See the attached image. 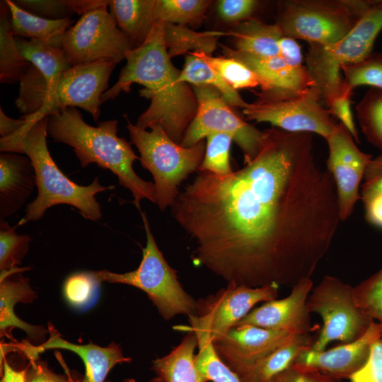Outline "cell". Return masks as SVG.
I'll return each instance as SVG.
<instances>
[{
    "label": "cell",
    "mask_w": 382,
    "mask_h": 382,
    "mask_svg": "<svg viewBox=\"0 0 382 382\" xmlns=\"http://www.w3.org/2000/svg\"><path fill=\"white\" fill-rule=\"evenodd\" d=\"M355 109L366 140L382 150V90L371 88L357 104Z\"/></svg>",
    "instance_id": "cell-35"
},
{
    "label": "cell",
    "mask_w": 382,
    "mask_h": 382,
    "mask_svg": "<svg viewBox=\"0 0 382 382\" xmlns=\"http://www.w3.org/2000/svg\"><path fill=\"white\" fill-rule=\"evenodd\" d=\"M5 1L10 11L11 28L15 36L38 40L62 48L64 34L74 23L70 18L47 19L21 8L13 1Z\"/></svg>",
    "instance_id": "cell-23"
},
{
    "label": "cell",
    "mask_w": 382,
    "mask_h": 382,
    "mask_svg": "<svg viewBox=\"0 0 382 382\" xmlns=\"http://www.w3.org/2000/svg\"><path fill=\"white\" fill-rule=\"evenodd\" d=\"M49 339L42 345L35 347L29 343L23 345V350L30 361L37 359L38 354L45 350L62 349L78 354L83 361L85 375L79 382H105L110 371L117 364L129 362L118 345L111 344L102 347L94 344L78 345L64 340L49 324Z\"/></svg>",
    "instance_id": "cell-19"
},
{
    "label": "cell",
    "mask_w": 382,
    "mask_h": 382,
    "mask_svg": "<svg viewBox=\"0 0 382 382\" xmlns=\"http://www.w3.org/2000/svg\"><path fill=\"white\" fill-rule=\"evenodd\" d=\"M354 301L358 308L382 329V267L357 286H353Z\"/></svg>",
    "instance_id": "cell-39"
},
{
    "label": "cell",
    "mask_w": 382,
    "mask_h": 382,
    "mask_svg": "<svg viewBox=\"0 0 382 382\" xmlns=\"http://www.w3.org/2000/svg\"><path fill=\"white\" fill-rule=\"evenodd\" d=\"M48 117L33 124L14 153L25 154L31 161L35 174L37 195L25 209L24 221L39 220L52 206L69 204L76 208L86 219L102 218L96 194L113 188L100 184L98 178L88 185H79L62 172L52 159L47 145Z\"/></svg>",
    "instance_id": "cell-4"
},
{
    "label": "cell",
    "mask_w": 382,
    "mask_h": 382,
    "mask_svg": "<svg viewBox=\"0 0 382 382\" xmlns=\"http://www.w3.org/2000/svg\"><path fill=\"white\" fill-rule=\"evenodd\" d=\"M179 80L192 86L204 85L216 88L230 106L243 109L247 104L238 91L201 57L199 52H189L186 55Z\"/></svg>",
    "instance_id": "cell-28"
},
{
    "label": "cell",
    "mask_w": 382,
    "mask_h": 382,
    "mask_svg": "<svg viewBox=\"0 0 382 382\" xmlns=\"http://www.w3.org/2000/svg\"><path fill=\"white\" fill-rule=\"evenodd\" d=\"M25 382H79V381L57 374L45 364L36 359L30 361L26 368Z\"/></svg>",
    "instance_id": "cell-47"
},
{
    "label": "cell",
    "mask_w": 382,
    "mask_h": 382,
    "mask_svg": "<svg viewBox=\"0 0 382 382\" xmlns=\"http://www.w3.org/2000/svg\"><path fill=\"white\" fill-rule=\"evenodd\" d=\"M163 40V23L157 22L146 41L127 52L126 65L117 81L102 97V103L114 100L122 91L129 93L133 83L142 85L140 96L151 100L136 125L146 129L160 125L167 135L180 144L196 115L197 101L192 88L179 80Z\"/></svg>",
    "instance_id": "cell-2"
},
{
    "label": "cell",
    "mask_w": 382,
    "mask_h": 382,
    "mask_svg": "<svg viewBox=\"0 0 382 382\" xmlns=\"http://www.w3.org/2000/svg\"><path fill=\"white\" fill-rule=\"evenodd\" d=\"M187 332L168 354L153 361L152 369L164 382H207L195 364L197 336L193 331Z\"/></svg>",
    "instance_id": "cell-24"
},
{
    "label": "cell",
    "mask_w": 382,
    "mask_h": 382,
    "mask_svg": "<svg viewBox=\"0 0 382 382\" xmlns=\"http://www.w3.org/2000/svg\"><path fill=\"white\" fill-rule=\"evenodd\" d=\"M124 382H136L134 379H127L125 380Z\"/></svg>",
    "instance_id": "cell-51"
},
{
    "label": "cell",
    "mask_w": 382,
    "mask_h": 382,
    "mask_svg": "<svg viewBox=\"0 0 382 382\" xmlns=\"http://www.w3.org/2000/svg\"><path fill=\"white\" fill-rule=\"evenodd\" d=\"M255 95L257 99L243 108L248 120L269 122L290 132L315 133L325 139L337 124L322 104L320 92L315 86L260 90Z\"/></svg>",
    "instance_id": "cell-9"
},
{
    "label": "cell",
    "mask_w": 382,
    "mask_h": 382,
    "mask_svg": "<svg viewBox=\"0 0 382 382\" xmlns=\"http://www.w3.org/2000/svg\"><path fill=\"white\" fill-rule=\"evenodd\" d=\"M226 57L234 58L250 69L257 76L260 90L303 89L315 86L305 66L293 67L279 54L260 57L223 47Z\"/></svg>",
    "instance_id": "cell-21"
},
{
    "label": "cell",
    "mask_w": 382,
    "mask_h": 382,
    "mask_svg": "<svg viewBox=\"0 0 382 382\" xmlns=\"http://www.w3.org/2000/svg\"><path fill=\"white\" fill-rule=\"evenodd\" d=\"M316 340L311 334L299 336L274 350L238 377L241 382H272L289 368L301 352L312 348Z\"/></svg>",
    "instance_id": "cell-27"
},
{
    "label": "cell",
    "mask_w": 382,
    "mask_h": 382,
    "mask_svg": "<svg viewBox=\"0 0 382 382\" xmlns=\"http://www.w3.org/2000/svg\"><path fill=\"white\" fill-rule=\"evenodd\" d=\"M13 2L21 8L47 19H64L73 14L68 0H15Z\"/></svg>",
    "instance_id": "cell-42"
},
{
    "label": "cell",
    "mask_w": 382,
    "mask_h": 382,
    "mask_svg": "<svg viewBox=\"0 0 382 382\" xmlns=\"http://www.w3.org/2000/svg\"><path fill=\"white\" fill-rule=\"evenodd\" d=\"M325 140L329 150L326 170L335 185L340 219L345 221L360 198L359 185L373 156L358 148L351 133L340 122Z\"/></svg>",
    "instance_id": "cell-15"
},
{
    "label": "cell",
    "mask_w": 382,
    "mask_h": 382,
    "mask_svg": "<svg viewBox=\"0 0 382 382\" xmlns=\"http://www.w3.org/2000/svg\"><path fill=\"white\" fill-rule=\"evenodd\" d=\"M201 57L211 65L235 90L260 86L255 74L241 62L229 57H213L199 52Z\"/></svg>",
    "instance_id": "cell-38"
},
{
    "label": "cell",
    "mask_w": 382,
    "mask_h": 382,
    "mask_svg": "<svg viewBox=\"0 0 382 382\" xmlns=\"http://www.w3.org/2000/svg\"><path fill=\"white\" fill-rule=\"evenodd\" d=\"M1 366V382H25L26 369L16 370L5 359Z\"/></svg>",
    "instance_id": "cell-50"
},
{
    "label": "cell",
    "mask_w": 382,
    "mask_h": 382,
    "mask_svg": "<svg viewBox=\"0 0 382 382\" xmlns=\"http://www.w3.org/2000/svg\"><path fill=\"white\" fill-rule=\"evenodd\" d=\"M372 0H286L278 3L275 24L283 35L328 45L347 35Z\"/></svg>",
    "instance_id": "cell-6"
},
{
    "label": "cell",
    "mask_w": 382,
    "mask_h": 382,
    "mask_svg": "<svg viewBox=\"0 0 382 382\" xmlns=\"http://www.w3.org/2000/svg\"><path fill=\"white\" fill-rule=\"evenodd\" d=\"M125 117L131 141L140 154L141 164L153 175L155 204L163 211L173 204L181 183L198 170L205 152L204 140L184 147L173 141L160 125H152L147 131L132 124L127 115Z\"/></svg>",
    "instance_id": "cell-5"
},
{
    "label": "cell",
    "mask_w": 382,
    "mask_h": 382,
    "mask_svg": "<svg viewBox=\"0 0 382 382\" xmlns=\"http://www.w3.org/2000/svg\"><path fill=\"white\" fill-rule=\"evenodd\" d=\"M31 238L18 234L4 220L0 225V270L8 271L21 265L26 254Z\"/></svg>",
    "instance_id": "cell-40"
},
{
    "label": "cell",
    "mask_w": 382,
    "mask_h": 382,
    "mask_svg": "<svg viewBox=\"0 0 382 382\" xmlns=\"http://www.w3.org/2000/svg\"><path fill=\"white\" fill-rule=\"evenodd\" d=\"M381 337V327L373 321L359 338L328 350H304L293 364L341 380L349 379L364 364L372 344Z\"/></svg>",
    "instance_id": "cell-18"
},
{
    "label": "cell",
    "mask_w": 382,
    "mask_h": 382,
    "mask_svg": "<svg viewBox=\"0 0 382 382\" xmlns=\"http://www.w3.org/2000/svg\"><path fill=\"white\" fill-rule=\"evenodd\" d=\"M265 131L256 158L226 176L199 171L171 212L196 244L195 265L228 284L292 287L330 248L341 221L336 189L313 134Z\"/></svg>",
    "instance_id": "cell-1"
},
{
    "label": "cell",
    "mask_w": 382,
    "mask_h": 382,
    "mask_svg": "<svg viewBox=\"0 0 382 382\" xmlns=\"http://www.w3.org/2000/svg\"><path fill=\"white\" fill-rule=\"evenodd\" d=\"M117 64L114 62L97 61L69 67L60 76L43 117L66 108L79 107L89 112L97 122L100 115L101 97L108 90L109 79Z\"/></svg>",
    "instance_id": "cell-14"
},
{
    "label": "cell",
    "mask_w": 382,
    "mask_h": 382,
    "mask_svg": "<svg viewBox=\"0 0 382 382\" xmlns=\"http://www.w3.org/2000/svg\"><path fill=\"white\" fill-rule=\"evenodd\" d=\"M349 380V382H382V337L372 344L366 362Z\"/></svg>",
    "instance_id": "cell-45"
},
{
    "label": "cell",
    "mask_w": 382,
    "mask_h": 382,
    "mask_svg": "<svg viewBox=\"0 0 382 382\" xmlns=\"http://www.w3.org/2000/svg\"><path fill=\"white\" fill-rule=\"evenodd\" d=\"M20 154L4 152L0 155V217L3 220L25 204L36 186L30 159Z\"/></svg>",
    "instance_id": "cell-20"
},
{
    "label": "cell",
    "mask_w": 382,
    "mask_h": 382,
    "mask_svg": "<svg viewBox=\"0 0 382 382\" xmlns=\"http://www.w3.org/2000/svg\"><path fill=\"white\" fill-rule=\"evenodd\" d=\"M30 63L18 50L13 33L11 15L5 1L0 4V81L16 83L28 71Z\"/></svg>",
    "instance_id": "cell-29"
},
{
    "label": "cell",
    "mask_w": 382,
    "mask_h": 382,
    "mask_svg": "<svg viewBox=\"0 0 382 382\" xmlns=\"http://www.w3.org/2000/svg\"><path fill=\"white\" fill-rule=\"evenodd\" d=\"M308 311L317 313L323 325L312 349L321 351L332 342L347 343L361 337L374 321L357 306L353 286L337 277L326 275L312 289Z\"/></svg>",
    "instance_id": "cell-10"
},
{
    "label": "cell",
    "mask_w": 382,
    "mask_h": 382,
    "mask_svg": "<svg viewBox=\"0 0 382 382\" xmlns=\"http://www.w3.org/2000/svg\"><path fill=\"white\" fill-rule=\"evenodd\" d=\"M26 120L22 116L19 119H12L8 117L0 108V135L1 138L8 137L21 129Z\"/></svg>",
    "instance_id": "cell-49"
},
{
    "label": "cell",
    "mask_w": 382,
    "mask_h": 382,
    "mask_svg": "<svg viewBox=\"0 0 382 382\" xmlns=\"http://www.w3.org/2000/svg\"><path fill=\"white\" fill-rule=\"evenodd\" d=\"M258 5L259 1L255 0H220L216 10L225 22L238 24L252 18Z\"/></svg>",
    "instance_id": "cell-44"
},
{
    "label": "cell",
    "mask_w": 382,
    "mask_h": 382,
    "mask_svg": "<svg viewBox=\"0 0 382 382\" xmlns=\"http://www.w3.org/2000/svg\"><path fill=\"white\" fill-rule=\"evenodd\" d=\"M192 88L197 110L180 145L190 147L211 134L226 133L241 149L245 164L256 158L263 148L266 131L258 130L237 115L216 88L204 85Z\"/></svg>",
    "instance_id": "cell-11"
},
{
    "label": "cell",
    "mask_w": 382,
    "mask_h": 382,
    "mask_svg": "<svg viewBox=\"0 0 382 382\" xmlns=\"http://www.w3.org/2000/svg\"><path fill=\"white\" fill-rule=\"evenodd\" d=\"M118 121L100 122L93 127L87 124L74 107L66 108L48 116L47 134L55 142L73 148L82 168L96 163L117 176L119 184L132 192L134 204L140 210V202L147 199L156 202L152 182L142 180L133 169L140 159L131 144L117 136Z\"/></svg>",
    "instance_id": "cell-3"
},
{
    "label": "cell",
    "mask_w": 382,
    "mask_h": 382,
    "mask_svg": "<svg viewBox=\"0 0 382 382\" xmlns=\"http://www.w3.org/2000/svg\"><path fill=\"white\" fill-rule=\"evenodd\" d=\"M231 34L236 50L260 57L279 54V42L283 34L274 24L250 18L236 24Z\"/></svg>",
    "instance_id": "cell-26"
},
{
    "label": "cell",
    "mask_w": 382,
    "mask_h": 382,
    "mask_svg": "<svg viewBox=\"0 0 382 382\" xmlns=\"http://www.w3.org/2000/svg\"><path fill=\"white\" fill-rule=\"evenodd\" d=\"M100 283L93 272L74 273L64 282V297L74 307L87 306L93 301Z\"/></svg>",
    "instance_id": "cell-41"
},
{
    "label": "cell",
    "mask_w": 382,
    "mask_h": 382,
    "mask_svg": "<svg viewBox=\"0 0 382 382\" xmlns=\"http://www.w3.org/2000/svg\"><path fill=\"white\" fill-rule=\"evenodd\" d=\"M203 160L198 168L218 176H226L233 171L230 163V151L233 137L226 133H213L207 137Z\"/></svg>",
    "instance_id": "cell-36"
},
{
    "label": "cell",
    "mask_w": 382,
    "mask_h": 382,
    "mask_svg": "<svg viewBox=\"0 0 382 382\" xmlns=\"http://www.w3.org/2000/svg\"><path fill=\"white\" fill-rule=\"evenodd\" d=\"M211 3L207 0H156V22L185 26L198 25Z\"/></svg>",
    "instance_id": "cell-33"
},
{
    "label": "cell",
    "mask_w": 382,
    "mask_h": 382,
    "mask_svg": "<svg viewBox=\"0 0 382 382\" xmlns=\"http://www.w3.org/2000/svg\"><path fill=\"white\" fill-rule=\"evenodd\" d=\"M163 28L164 44L170 58L196 52L212 55L216 48L218 33H198L185 25L165 23Z\"/></svg>",
    "instance_id": "cell-32"
},
{
    "label": "cell",
    "mask_w": 382,
    "mask_h": 382,
    "mask_svg": "<svg viewBox=\"0 0 382 382\" xmlns=\"http://www.w3.org/2000/svg\"><path fill=\"white\" fill-rule=\"evenodd\" d=\"M279 287L228 284L197 301L195 314L189 316L190 325L207 330L212 342H216L236 326L255 305L277 299Z\"/></svg>",
    "instance_id": "cell-13"
},
{
    "label": "cell",
    "mask_w": 382,
    "mask_h": 382,
    "mask_svg": "<svg viewBox=\"0 0 382 382\" xmlns=\"http://www.w3.org/2000/svg\"><path fill=\"white\" fill-rule=\"evenodd\" d=\"M313 286L311 278L301 280L291 287L289 296L267 301L253 308L236 326L250 325L296 335L311 334L313 327L307 299Z\"/></svg>",
    "instance_id": "cell-17"
},
{
    "label": "cell",
    "mask_w": 382,
    "mask_h": 382,
    "mask_svg": "<svg viewBox=\"0 0 382 382\" xmlns=\"http://www.w3.org/2000/svg\"><path fill=\"white\" fill-rule=\"evenodd\" d=\"M382 30V0H372L355 27L335 43L308 44L306 67L328 106L342 91L341 66L361 61L372 52Z\"/></svg>",
    "instance_id": "cell-7"
},
{
    "label": "cell",
    "mask_w": 382,
    "mask_h": 382,
    "mask_svg": "<svg viewBox=\"0 0 382 382\" xmlns=\"http://www.w3.org/2000/svg\"><path fill=\"white\" fill-rule=\"evenodd\" d=\"M272 382H342L341 379L292 364Z\"/></svg>",
    "instance_id": "cell-46"
},
{
    "label": "cell",
    "mask_w": 382,
    "mask_h": 382,
    "mask_svg": "<svg viewBox=\"0 0 382 382\" xmlns=\"http://www.w3.org/2000/svg\"><path fill=\"white\" fill-rule=\"evenodd\" d=\"M15 42L23 56L45 76L54 92L62 74L71 67L62 49L35 39L15 36Z\"/></svg>",
    "instance_id": "cell-30"
},
{
    "label": "cell",
    "mask_w": 382,
    "mask_h": 382,
    "mask_svg": "<svg viewBox=\"0 0 382 382\" xmlns=\"http://www.w3.org/2000/svg\"><path fill=\"white\" fill-rule=\"evenodd\" d=\"M341 72L352 90L363 85L382 90V53L372 52L359 62L342 66Z\"/></svg>",
    "instance_id": "cell-37"
},
{
    "label": "cell",
    "mask_w": 382,
    "mask_h": 382,
    "mask_svg": "<svg viewBox=\"0 0 382 382\" xmlns=\"http://www.w3.org/2000/svg\"><path fill=\"white\" fill-rule=\"evenodd\" d=\"M174 329L195 332L198 340L195 355L197 369L207 381L241 382L238 376L226 366L216 354L209 332L195 325H180Z\"/></svg>",
    "instance_id": "cell-31"
},
{
    "label": "cell",
    "mask_w": 382,
    "mask_h": 382,
    "mask_svg": "<svg viewBox=\"0 0 382 382\" xmlns=\"http://www.w3.org/2000/svg\"><path fill=\"white\" fill-rule=\"evenodd\" d=\"M36 298L35 291L29 286L27 279L21 276L11 279L10 276L1 278L0 282V330L4 332L11 328H19L33 338L41 337L47 330L21 320L14 313L17 303H30Z\"/></svg>",
    "instance_id": "cell-25"
},
{
    "label": "cell",
    "mask_w": 382,
    "mask_h": 382,
    "mask_svg": "<svg viewBox=\"0 0 382 382\" xmlns=\"http://www.w3.org/2000/svg\"><path fill=\"white\" fill-rule=\"evenodd\" d=\"M301 335H304L238 325L213 345L222 361L239 376L274 350Z\"/></svg>",
    "instance_id": "cell-16"
},
{
    "label": "cell",
    "mask_w": 382,
    "mask_h": 382,
    "mask_svg": "<svg viewBox=\"0 0 382 382\" xmlns=\"http://www.w3.org/2000/svg\"><path fill=\"white\" fill-rule=\"evenodd\" d=\"M352 91L353 90L344 82L342 92L334 98L327 107L330 115L337 117L349 130L354 140L359 142V135L351 110Z\"/></svg>",
    "instance_id": "cell-43"
},
{
    "label": "cell",
    "mask_w": 382,
    "mask_h": 382,
    "mask_svg": "<svg viewBox=\"0 0 382 382\" xmlns=\"http://www.w3.org/2000/svg\"><path fill=\"white\" fill-rule=\"evenodd\" d=\"M156 0H110V13L132 49L141 46L155 24Z\"/></svg>",
    "instance_id": "cell-22"
},
{
    "label": "cell",
    "mask_w": 382,
    "mask_h": 382,
    "mask_svg": "<svg viewBox=\"0 0 382 382\" xmlns=\"http://www.w3.org/2000/svg\"><path fill=\"white\" fill-rule=\"evenodd\" d=\"M141 216L146 244L142 249V259L138 268L122 274L107 270L93 271L96 277L100 282L125 284L144 291L166 320L179 314L195 315L197 301L183 289L176 271L168 264L158 249L145 212H141Z\"/></svg>",
    "instance_id": "cell-8"
},
{
    "label": "cell",
    "mask_w": 382,
    "mask_h": 382,
    "mask_svg": "<svg viewBox=\"0 0 382 382\" xmlns=\"http://www.w3.org/2000/svg\"><path fill=\"white\" fill-rule=\"evenodd\" d=\"M104 5L83 14L65 33L62 49L70 66L97 61L119 63L132 50Z\"/></svg>",
    "instance_id": "cell-12"
},
{
    "label": "cell",
    "mask_w": 382,
    "mask_h": 382,
    "mask_svg": "<svg viewBox=\"0 0 382 382\" xmlns=\"http://www.w3.org/2000/svg\"><path fill=\"white\" fill-rule=\"evenodd\" d=\"M279 55L291 66L304 68L300 45L296 39L283 35L279 40Z\"/></svg>",
    "instance_id": "cell-48"
},
{
    "label": "cell",
    "mask_w": 382,
    "mask_h": 382,
    "mask_svg": "<svg viewBox=\"0 0 382 382\" xmlns=\"http://www.w3.org/2000/svg\"><path fill=\"white\" fill-rule=\"evenodd\" d=\"M363 179L360 199L364 206L366 219L382 227V154L371 160Z\"/></svg>",
    "instance_id": "cell-34"
}]
</instances>
